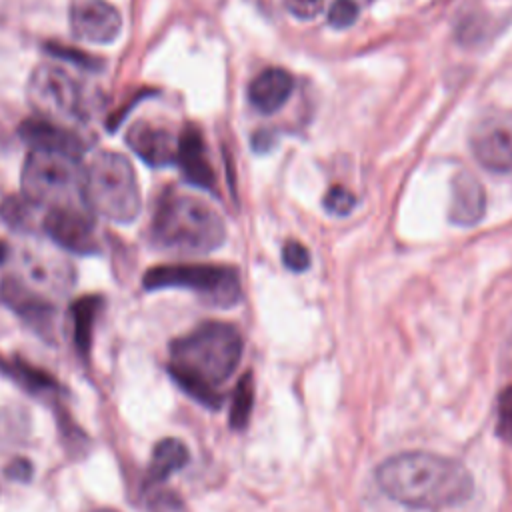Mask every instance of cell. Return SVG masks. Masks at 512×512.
<instances>
[{
    "mask_svg": "<svg viewBox=\"0 0 512 512\" xmlns=\"http://www.w3.org/2000/svg\"><path fill=\"white\" fill-rule=\"evenodd\" d=\"M242 336L226 322H202L170 342L168 372L174 382L206 408H220V386L228 382L242 358Z\"/></svg>",
    "mask_w": 512,
    "mask_h": 512,
    "instance_id": "6da1fadb",
    "label": "cell"
},
{
    "mask_svg": "<svg viewBox=\"0 0 512 512\" xmlns=\"http://www.w3.org/2000/svg\"><path fill=\"white\" fill-rule=\"evenodd\" d=\"M380 490L408 508L438 510L464 504L474 490L468 468L434 452H400L376 470Z\"/></svg>",
    "mask_w": 512,
    "mask_h": 512,
    "instance_id": "7a4b0ae2",
    "label": "cell"
},
{
    "mask_svg": "<svg viewBox=\"0 0 512 512\" xmlns=\"http://www.w3.org/2000/svg\"><path fill=\"white\" fill-rule=\"evenodd\" d=\"M150 240L162 250L206 254L226 240V226L204 200L168 190L158 198L150 222Z\"/></svg>",
    "mask_w": 512,
    "mask_h": 512,
    "instance_id": "3957f363",
    "label": "cell"
},
{
    "mask_svg": "<svg viewBox=\"0 0 512 512\" xmlns=\"http://www.w3.org/2000/svg\"><path fill=\"white\" fill-rule=\"evenodd\" d=\"M82 198L92 214L118 224L134 222L142 210L138 178L126 156L100 150L84 168Z\"/></svg>",
    "mask_w": 512,
    "mask_h": 512,
    "instance_id": "277c9868",
    "label": "cell"
},
{
    "mask_svg": "<svg viewBox=\"0 0 512 512\" xmlns=\"http://www.w3.org/2000/svg\"><path fill=\"white\" fill-rule=\"evenodd\" d=\"M82 178L84 170L80 160L54 152L30 150L20 174L22 196L30 204L46 210L54 206L84 204Z\"/></svg>",
    "mask_w": 512,
    "mask_h": 512,
    "instance_id": "5b68a950",
    "label": "cell"
},
{
    "mask_svg": "<svg viewBox=\"0 0 512 512\" xmlns=\"http://www.w3.org/2000/svg\"><path fill=\"white\" fill-rule=\"evenodd\" d=\"M142 286L148 292L186 288L218 308H230L242 296L238 270L224 264H160L146 270Z\"/></svg>",
    "mask_w": 512,
    "mask_h": 512,
    "instance_id": "8992f818",
    "label": "cell"
},
{
    "mask_svg": "<svg viewBox=\"0 0 512 512\" xmlns=\"http://www.w3.org/2000/svg\"><path fill=\"white\" fill-rule=\"evenodd\" d=\"M26 94L32 108L46 120L64 122L82 116L80 84L54 64H40L32 70Z\"/></svg>",
    "mask_w": 512,
    "mask_h": 512,
    "instance_id": "52a82bcc",
    "label": "cell"
},
{
    "mask_svg": "<svg viewBox=\"0 0 512 512\" xmlns=\"http://www.w3.org/2000/svg\"><path fill=\"white\" fill-rule=\"evenodd\" d=\"M470 148L490 172H512V110H490L470 132Z\"/></svg>",
    "mask_w": 512,
    "mask_h": 512,
    "instance_id": "ba28073f",
    "label": "cell"
},
{
    "mask_svg": "<svg viewBox=\"0 0 512 512\" xmlns=\"http://www.w3.org/2000/svg\"><path fill=\"white\" fill-rule=\"evenodd\" d=\"M40 228L54 244L74 254L98 252L96 224L92 212L84 204L48 208L40 220Z\"/></svg>",
    "mask_w": 512,
    "mask_h": 512,
    "instance_id": "9c48e42d",
    "label": "cell"
},
{
    "mask_svg": "<svg viewBox=\"0 0 512 512\" xmlns=\"http://www.w3.org/2000/svg\"><path fill=\"white\" fill-rule=\"evenodd\" d=\"M0 300L10 310H14V314H18L36 334L52 340L56 308L30 284L18 276H4L0 280Z\"/></svg>",
    "mask_w": 512,
    "mask_h": 512,
    "instance_id": "30bf717a",
    "label": "cell"
},
{
    "mask_svg": "<svg viewBox=\"0 0 512 512\" xmlns=\"http://www.w3.org/2000/svg\"><path fill=\"white\" fill-rule=\"evenodd\" d=\"M72 36L92 44H110L122 30V16L106 0H74L70 6Z\"/></svg>",
    "mask_w": 512,
    "mask_h": 512,
    "instance_id": "8fae6325",
    "label": "cell"
},
{
    "mask_svg": "<svg viewBox=\"0 0 512 512\" xmlns=\"http://www.w3.org/2000/svg\"><path fill=\"white\" fill-rule=\"evenodd\" d=\"M20 138L30 146V150H44L62 154L74 160L84 158L88 144L82 136L60 122L46 120V118H26L18 126Z\"/></svg>",
    "mask_w": 512,
    "mask_h": 512,
    "instance_id": "7c38bea8",
    "label": "cell"
},
{
    "mask_svg": "<svg viewBox=\"0 0 512 512\" xmlns=\"http://www.w3.org/2000/svg\"><path fill=\"white\" fill-rule=\"evenodd\" d=\"M126 144L142 162L152 168H164L176 162L178 136H174L168 128L148 120H138L128 128Z\"/></svg>",
    "mask_w": 512,
    "mask_h": 512,
    "instance_id": "4fadbf2b",
    "label": "cell"
},
{
    "mask_svg": "<svg viewBox=\"0 0 512 512\" xmlns=\"http://www.w3.org/2000/svg\"><path fill=\"white\" fill-rule=\"evenodd\" d=\"M184 180L208 192H216V174L208 158V148L202 132L194 124H186L178 136L176 162Z\"/></svg>",
    "mask_w": 512,
    "mask_h": 512,
    "instance_id": "5bb4252c",
    "label": "cell"
},
{
    "mask_svg": "<svg viewBox=\"0 0 512 512\" xmlns=\"http://www.w3.org/2000/svg\"><path fill=\"white\" fill-rule=\"evenodd\" d=\"M486 210V194L482 184L470 172H458L450 186V222L458 226H472L482 220Z\"/></svg>",
    "mask_w": 512,
    "mask_h": 512,
    "instance_id": "9a60e30c",
    "label": "cell"
},
{
    "mask_svg": "<svg viewBox=\"0 0 512 512\" xmlns=\"http://www.w3.org/2000/svg\"><path fill=\"white\" fill-rule=\"evenodd\" d=\"M292 88H294V78L286 70L268 68V70H262L250 82L248 100L258 112L272 114L290 98Z\"/></svg>",
    "mask_w": 512,
    "mask_h": 512,
    "instance_id": "2e32d148",
    "label": "cell"
},
{
    "mask_svg": "<svg viewBox=\"0 0 512 512\" xmlns=\"http://www.w3.org/2000/svg\"><path fill=\"white\" fill-rule=\"evenodd\" d=\"M190 460V452L186 444L178 438H162L156 442L150 458V466L146 470V488L160 486L166 482L174 472L182 470Z\"/></svg>",
    "mask_w": 512,
    "mask_h": 512,
    "instance_id": "e0dca14e",
    "label": "cell"
},
{
    "mask_svg": "<svg viewBox=\"0 0 512 512\" xmlns=\"http://www.w3.org/2000/svg\"><path fill=\"white\" fill-rule=\"evenodd\" d=\"M0 370L12 378L20 388H24L26 392L34 394V396H42V398H50L54 394L60 392V384L44 370L24 362L22 358H2L0 356Z\"/></svg>",
    "mask_w": 512,
    "mask_h": 512,
    "instance_id": "ac0fdd59",
    "label": "cell"
},
{
    "mask_svg": "<svg viewBox=\"0 0 512 512\" xmlns=\"http://www.w3.org/2000/svg\"><path fill=\"white\" fill-rule=\"evenodd\" d=\"M104 306V298L100 294H86L72 302L70 316L74 326V344L78 348V354L88 358L90 346H92V330L98 312Z\"/></svg>",
    "mask_w": 512,
    "mask_h": 512,
    "instance_id": "d6986e66",
    "label": "cell"
},
{
    "mask_svg": "<svg viewBox=\"0 0 512 512\" xmlns=\"http://www.w3.org/2000/svg\"><path fill=\"white\" fill-rule=\"evenodd\" d=\"M254 406V376L252 372H246L232 394V406H230V426L234 430H244L250 422Z\"/></svg>",
    "mask_w": 512,
    "mask_h": 512,
    "instance_id": "ffe728a7",
    "label": "cell"
},
{
    "mask_svg": "<svg viewBox=\"0 0 512 512\" xmlns=\"http://www.w3.org/2000/svg\"><path fill=\"white\" fill-rule=\"evenodd\" d=\"M34 204H30L24 196H8L0 204V218L6 226L20 232H30L34 228V216H36Z\"/></svg>",
    "mask_w": 512,
    "mask_h": 512,
    "instance_id": "44dd1931",
    "label": "cell"
},
{
    "mask_svg": "<svg viewBox=\"0 0 512 512\" xmlns=\"http://www.w3.org/2000/svg\"><path fill=\"white\" fill-rule=\"evenodd\" d=\"M42 50L48 52L50 56L54 58H60V60H66L82 70H88V72H100L104 68V60L80 50V48H74V46H68V44H58V42H46L42 44Z\"/></svg>",
    "mask_w": 512,
    "mask_h": 512,
    "instance_id": "7402d4cb",
    "label": "cell"
},
{
    "mask_svg": "<svg viewBox=\"0 0 512 512\" xmlns=\"http://www.w3.org/2000/svg\"><path fill=\"white\" fill-rule=\"evenodd\" d=\"M356 196L344 186H332L324 194V208L334 216H346L354 210Z\"/></svg>",
    "mask_w": 512,
    "mask_h": 512,
    "instance_id": "603a6c76",
    "label": "cell"
},
{
    "mask_svg": "<svg viewBox=\"0 0 512 512\" xmlns=\"http://www.w3.org/2000/svg\"><path fill=\"white\" fill-rule=\"evenodd\" d=\"M358 12L356 0H334L328 8V22L334 28H348L356 22Z\"/></svg>",
    "mask_w": 512,
    "mask_h": 512,
    "instance_id": "cb8c5ba5",
    "label": "cell"
},
{
    "mask_svg": "<svg viewBox=\"0 0 512 512\" xmlns=\"http://www.w3.org/2000/svg\"><path fill=\"white\" fill-rule=\"evenodd\" d=\"M282 260L286 264V268L294 270V272H304L310 266V252L306 250V246L298 240H288L282 248Z\"/></svg>",
    "mask_w": 512,
    "mask_h": 512,
    "instance_id": "d4e9b609",
    "label": "cell"
},
{
    "mask_svg": "<svg viewBox=\"0 0 512 512\" xmlns=\"http://www.w3.org/2000/svg\"><path fill=\"white\" fill-rule=\"evenodd\" d=\"M498 432L502 438L512 442V388L504 390L498 406Z\"/></svg>",
    "mask_w": 512,
    "mask_h": 512,
    "instance_id": "484cf974",
    "label": "cell"
},
{
    "mask_svg": "<svg viewBox=\"0 0 512 512\" xmlns=\"http://www.w3.org/2000/svg\"><path fill=\"white\" fill-rule=\"evenodd\" d=\"M284 4L286 10L300 20H312L324 8V0H284Z\"/></svg>",
    "mask_w": 512,
    "mask_h": 512,
    "instance_id": "4316f807",
    "label": "cell"
},
{
    "mask_svg": "<svg viewBox=\"0 0 512 512\" xmlns=\"http://www.w3.org/2000/svg\"><path fill=\"white\" fill-rule=\"evenodd\" d=\"M32 472H34L32 462L26 460V458H14V460L6 466V470H4V474H6L10 480H16V482H28V480L32 478Z\"/></svg>",
    "mask_w": 512,
    "mask_h": 512,
    "instance_id": "83f0119b",
    "label": "cell"
},
{
    "mask_svg": "<svg viewBox=\"0 0 512 512\" xmlns=\"http://www.w3.org/2000/svg\"><path fill=\"white\" fill-rule=\"evenodd\" d=\"M8 256H10V246H8V242L0 240V264H4L8 260Z\"/></svg>",
    "mask_w": 512,
    "mask_h": 512,
    "instance_id": "f1b7e54d",
    "label": "cell"
},
{
    "mask_svg": "<svg viewBox=\"0 0 512 512\" xmlns=\"http://www.w3.org/2000/svg\"><path fill=\"white\" fill-rule=\"evenodd\" d=\"M94 512H116V510H108V508H102V510H94Z\"/></svg>",
    "mask_w": 512,
    "mask_h": 512,
    "instance_id": "f546056e",
    "label": "cell"
}]
</instances>
